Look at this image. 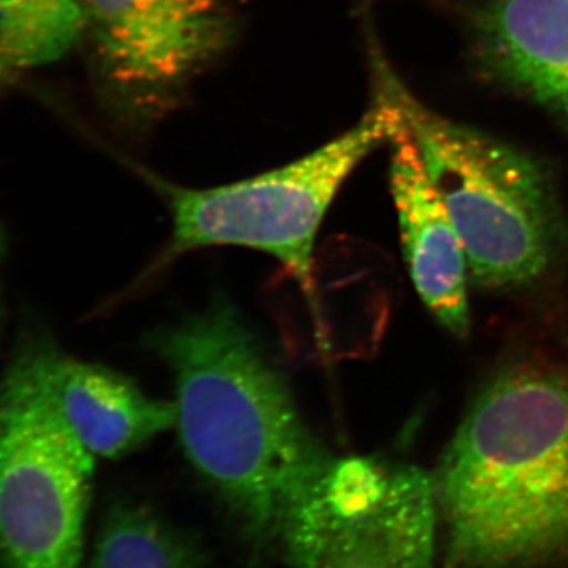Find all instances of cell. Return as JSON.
<instances>
[{"instance_id":"9","label":"cell","mask_w":568,"mask_h":568,"mask_svg":"<svg viewBox=\"0 0 568 568\" xmlns=\"http://www.w3.org/2000/svg\"><path fill=\"white\" fill-rule=\"evenodd\" d=\"M469 37L487 77L568 130V0H484Z\"/></svg>"},{"instance_id":"11","label":"cell","mask_w":568,"mask_h":568,"mask_svg":"<svg viewBox=\"0 0 568 568\" xmlns=\"http://www.w3.org/2000/svg\"><path fill=\"white\" fill-rule=\"evenodd\" d=\"M81 36L80 0H0V92L59 61Z\"/></svg>"},{"instance_id":"8","label":"cell","mask_w":568,"mask_h":568,"mask_svg":"<svg viewBox=\"0 0 568 568\" xmlns=\"http://www.w3.org/2000/svg\"><path fill=\"white\" fill-rule=\"evenodd\" d=\"M24 347L55 413L93 457H125L175 428V403L151 398L122 373L40 343Z\"/></svg>"},{"instance_id":"6","label":"cell","mask_w":568,"mask_h":568,"mask_svg":"<svg viewBox=\"0 0 568 568\" xmlns=\"http://www.w3.org/2000/svg\"><path fill=\"white\" fill-rule=\"evenodd\" d=\"M95 462L24 347L0 379V568H82Z\"/></svg>"},{"instance_id":"12","label":"cell","mask_w":568,"mask_h":568,"mask_svg":"<svg viewBox=\"0 0 568 568\" xmlns=\"http://www.w3.org/2000/svg\"><path fill=\"white\" fill-rule=\"evenodd\" d=\"M203 545L151 508L115 504L104 518L91 568H205Z\"/></svg>"},{"instance_id":"5","label":"cell","mask_w":568,"mask_h":568,"mask_svg":"<svg viewBox=\"0 0 568 568\" xmlns=\"http://www.w3.org/2000/svg\"><path fill=\"white\" fill-rule=\"evenodd\" d=\"M439 518L435 474L332 457L287 500L276 541L287 568H435Z\"/></svg>"},{"instance_id":"13","label":"cell","mask_w":568,"mask_h":568,"mask_svg":"<svg viewBox=\"0 0 568 568\" xmlns=\"http://www.w3.org/2000/svg\"><path fill=\"white\" fill-rule=\"evenodd\" d=\"M2 254H3V235H2V231H0V260H2Z\"/></svg>"},{"instance_id":"4","label":"cell","mask_w":568,"mask_h":568,"mask_svg":"<svg viewBox=\"0 0 568 568\" xmlns=\"http://www.w3.org/2000/svg\"><path fill=\"white\" fill-rule=\"evenodd\" d=\"M403 126L398 108L377 91L353 129L293 163L213 189H186L148 175L173 215L159 265L207 246H244L268 254L308 297L315 294L313 253L328 207L355 168Z\"/></svg>"},{"instance_id":"7","label":"cell","mask_w":568,"mask_h":568,"mask_svg":"<svg viewBox=\"0 0 568 568\" xmlns=\"http://www.w3.org/2000/svg\"><path fill=\"white\" fill-rule=\"evenodd\" d=\"M93 78L121 114L151 121L215 61L234 24L227 0H80Z\"/></svg>"},{"instance_id":"2","label":"cell","mask_w":568,"mask_h":568,"mask_svg":"<svg viewBox=\"0 0 568 568\" xmlns=\"http://www.w3.org/2000/svg\"><path fill=\"white\" fill-rule=\"evenodd\" d=\"M153 345L173 373L185 457L244 530L250 568H263L287 500L332 455L231 306L212 305Z\"/></svg>"},{"instance_id":"10","label":"cell","mask_w":568,"mask_h":568,"mask_svg":"<svg viewBox=\"0 0 568 568\" xmlns=\"http://www.w3.org/2000/svg\"><path fill=\"white\" fill-rule=\"evenodd\" d=\"M390 190L417 294L448 334L466 338L470 313L465 248L405 123L392 141Z\"/></svg>"},{"instance_id":"3","label":"cell","mask_w":568,"mask_h":568,"mask_svg":"<svg viewBox=\"0 0 568 568\" xmlns=\"http://www.w3.org/2000/svg\"><path fill=\"white\" fill-rule=\"evenodd\" d=\"M377 91L396 104L465 248L477 287L507 293L540 282L568 241L555 181L529 153L458 121L407 91L377 61Z\"/></svg>"},{"instance_id":"1","label":"cell","mask_w":568,"mask_h":568,"mask_svg":"<svg viewBox=\"0 0 568 568\" xmlns=\"http://www.w3.org/2000/svg\"><path fill=\"white\" fill-rule=\"evenodd\" d=\"M435 480L455 568L568 560V364L519 358L495 373Z\"/></svg>"}]
</instances>
